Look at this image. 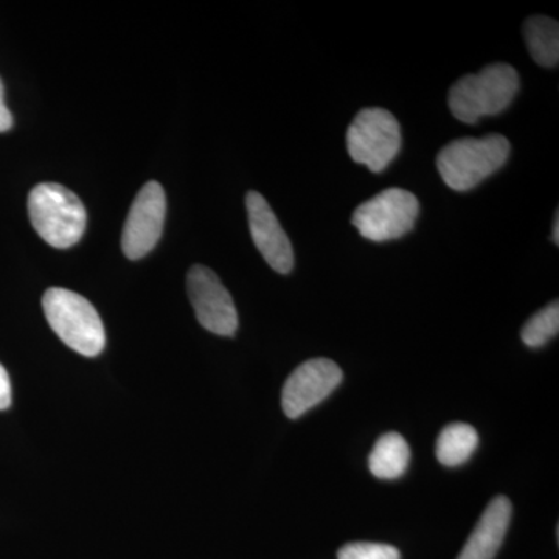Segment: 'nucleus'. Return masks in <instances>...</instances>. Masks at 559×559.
Returning a JSON list of instances; mask_svg holds the SVG:
<instances>
[{
	"instance_id": "1",
	"label": "nucleus",
	"mask_w": 559,
	"mask_h": 559,
	"mask_svg": "<svg viewBox=\"0 0 559 559\" xmlns=\"http://www.w3.org/2000/svg\"><path fill=\"white\" fill-rule=\"evenodd\" d=\"M520 91V75L510 64L487 66L479 73L462 76L450 90L448 105L452 116L474 124L487 116H498L511 105Z\"/></svg>"
},
{
	"instance_id": "2",
	"label": "nucleus",
	"mask_w": 559,
	"mask_h": 559,
	"mask_svg": "<svg viewBox=\"0 0 559 559\" xmlns=\"http://www.w3.org/2000/svg\"><path fill=\"white\" fill-rule=\"evenodd\" d=\"M510 153L509 139L500 134L459 139L440 151L437 168L450 189L468 191L499 171Z\"/></svg>"
},
{
	"instance_id": "3",
	"label": "nucleus",
	"mask_w": 559,
	"mask_h": 559,
	"mask_svg": "<svg viewBox=\"0 0 559 559\" xmlns=\"http://www.w3.org/2000/svg\"><path fill=\"white\" fill-rule=\"evenodd\" d=\"M28 215L39 237L57 249L72 248L86 230L83 202L60 183L36 186L28 197Z\"/></svg>"
},
{
	"instance_id": "4",
	"label": "nucleus",
	"mask_w": 559,
	"mask_h": 559,
	"mask_svg": "<svg viewBox=\"0 0 559 559\" xmlns=\"http://www.w3.org/2000/svg\"><path fill=\"white\" fill-rule=\"evenodd\" d=\"M43 308L51 330L73 352L94 358L105 349V326L90 300L73 290L50 288Z\"/></svg>"
},
{
	"instance_id": "5",
	"label": "nucleus",
	"mask_w": 559,
	"mask_h": 559,
	"mask_svg": "<svg viewBox=\"0 0 559 559\" xmlns=\"http://www.w3.org/2000/svg\"><path fill=\"white\" fill-rule=\"evenodd\" d=\"M401 143L399 120L388 109L360 110L347 131L349 157L373 173L384 171L395 160Z\"/></svg>"
},
{
	"instance_id": "6",
	"label": "nucleus",
	"mask_w": 559,
	"mask_h": 559,
	"mask_svg": "<svg viewBox=\"0 0 559 559\" xmlns=\"http://www.w3.org/2000/svg\"><path fill=\"white\" fill-rule=\"evenodd\" d=\"M419 202L411 191L388 189L360 204L353 213V226L366 240L385 242L400 240L414 229Z\"/></svg>"
},
{
	"instance_id": "7",
	"label": "nucleus",
	"mask_w": 559,
	"mask_h": 559,
	"mask_svg": "<svg viewBox=\"0 0 559 559\" xmlns=\"http://www.w3.org/2000/svg\"><path fill=\"white\" fill-rule=\"evenodd\" d=\"M187 293L198 322L210 333L231 337L238 330V312L229 290L209 267H191L187 275Z\"/></svg>"
},
{
	"instance_id": "8",
	"label": "nucleus",
	"mask_w": 559,
	"mask_h": 559,
	"mask_svg": "<svg viewBox=\"0 0 559 559\" xmlns=\"http://www.w3.org/2000/svg\"><path fill=\"white\" fill-rule=\"evenodd\" d=\"M167 198L159 182L151 180L139 191L124 223L121 248L130 260H140L156 248L164 230Z\"/></svg>"
},
{
	"instance_id": "9",
	"label": "nucleus",
	"mask_w": 559,
	"mask_h": 559,
	"mask_svg": "<svg viewBox=\"0 0 559 559\" xmlns=\"http://www.w3.org/2000/svg\"><path fill=\"white\" fill-rule=\"evenodd\" d=\"M344 373L333 360H307L290 373L282 392V407L286 417L300 418L323 400L329 399L342 382Z\"/></svg>"
},
{
	"instance_id": "10",
	"label": "nucleus",
	"mask_w": 559,
	"mask_h": 559,
	"mask_svg": "<svg viewBox=\"0 0 559 559\" xmlns=\"http://www.w3.org/2000/svg\"><path fill=\"white\" fill-rule=\"evenodd\" d=\"M246 209H248L250 235L257 249L272 270L277 271L278 274H289L294 267L293 245L275 216L274 210L271 209L270 202L257 191H249L246 197Z\"/></svg>"
},
{
	"instance_id": "11",
	"label": "nucleus",
	"mask_w": 559,
	"mask_h": 559,
	"mask_svg": "<svg viewBox=\"0 0 559 559\" xmlns=\"http://www.w3.org/2000/svg\"><path fill=\"white\" fill-rule=\"evenodd\" d=\"M511 513H513V507L510 499L506 496L492 499L457 559H495L506 539Z\"/></svg>"
},
{
	"instance_id": "12",
	"label": "nucleus",
	"mask_w": 559,
	"mask_h": 559,
	"mask_svg": "<svg viewBox=\"0 0 559 559\" xmlns=\"http://www.w3.org/2000/svg\"><path fill=\"white\" fill-rule=\"evenodd\" d=\"M411 450L403 436L389 432L374 444L369 457L370 473L382 480L400 479L409 466Z\"/></svg>"
},
{
	"instance_id": "13",
	"label": "nucleus",
	"mask_w": 559,
	"mask_h": 559,
	"mask_svg": "<svg viewBox=\"0 0 559 559\" xmlns=\"http://www.w3.org/2000/svg\"><path fill=\"white\" fill-rule=\"evenodd\" d=\"M479 447V433L466 423H452L441 430L437 439L436 454L448 468L463 465L473 457Z\"/></svg>"
},
{
	"instance_id": "14",
	"label": "nucleus",
	"mask_w": 559,
	"mask_h": 559,
	"mask_svg": "<svg viewBox=\"0 0 559 559\" xmlns=\"http://www.w3.org/2000/svg\"><path fill=\"white\" fill-rule=\"evenodd\" d=\"M525 43L533 61L555 68L559 61V24L547 16H532L524 24Z\"/></svg>"
},
{
	"instance_id": "15",
	"label": "nucleus",
	"mask_w": 559,
	"mask_h": 559,
	"mask_svg": "<svg viewBox=\"0 0 559 559\" xmlns=\"http://www.w3.org/2000/svg\"><path fill=\"white\" fill-rule=\"evenodd\" d=\"M559 304L555 300L549 307L536 312L521 331V340L530 348H540L558 336Z\"/></svg>"
},
{
	"instance_id": "16",
	"label": "nucleus",
	"mask_w": 559,
	"mask_h": 559,
	"mask_svg": "<svg viewBox=\"0 0 559 559\" xmlns=\"http://www.w3.org/2000/svg\"><path fill=\"white\" fill-rule=\"evenodd\" d=\"M337 559H401V554L389 544L352 543L342 547Z\"/></svg>"
},
{
	"instance_id": "17",
	"label": "nucleus",
	"mask_w": 559,
	"mask_h": 559,
	"mask_svg": "<svg viewBox=\"0 0 559 559\" xmlns=\"http://www.w3.org/2000/svg\"><path fill=\"white\" fill-rule=\"evenodd\" d=\"M11 406V382L5 367L0 364V411H7Z\"/></svg>"
},
{
	"instance_id": "18",
	"label": "nucleus",
	"mask_w": 559,
	"mask_h": 559,
	"mask_svg": "<svg viewBox=\"0 0 559 559\" xmlns=\"http://www.w3.org/2000/svg\"><path fill=\"white\" fill-rule=\"evenodd\" d=\"M13 127V117L5 105V95H3V84L0 80V132L9 131Z\"/></svg>"
},
{
	"instance_id": "19",
	"label": "nucleus",
	"mask_w": 559,
	"mask_h": 559,
	"mask_svg": "<svg viewBox=\"0 0 559 559\" xmlns=\"http://www.w3.org/2000/svg\"><path fill=\"white\" fill-rule=\"evenodd\" d=\"M551 240H554L555 245H559V215L557 212V215H555V223H554V235H551Z\"/></svg>"
}]
</instances>
